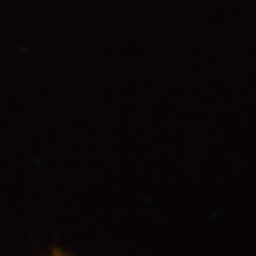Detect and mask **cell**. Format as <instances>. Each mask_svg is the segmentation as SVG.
<instances>
[{"mask_svg": "<svg viewBox=\"0 0 256 256\" xmlns=\"http://www.w3.org/2000/svg\"><path fill=\"white\" fill-rule=\"evenodd\" d=\"M48 256H74V254H70V252H64L63 248H59V247H54L52 250H50V254Z\"/></svg>", "mask_w": 256, "mask_h": 256, "instance_id": "obj_1", "label": "cell"}]
</instances>
